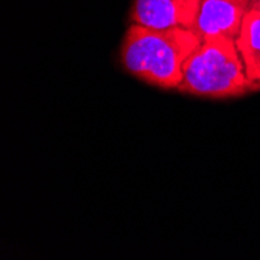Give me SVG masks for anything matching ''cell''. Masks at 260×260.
<instances>
[{
    "label": "cell",
    "mask_w": 260,
    "mask_h": 260,
    "mask_svg": "<svg viewBox=\"0 0 260 260\" xmlns=\"http://www.w3.org/2000/svg\"><path fill=\"white\" fill-rule=\"evenodd\" d=\"M246 13V0H201L192 31L201 42L212 38L237 39Z\"/></svg>",
    "instance_id": "obj_4"
},
{
    "label": "cell",
    "mask_w": 260,
    "mask_h": 260,
    "mask_svg": "<svg viewBox=\"0 0 260 260\" xmlns=\"http://www.w3.org/2000/svg\"><path fill=\"white\" fill-rule=\"evenodd\" d=\"M248 2V10L260 13V0H246Z\"/></svg>",
    "instance_id": "obj_6"
},
{
    "label": "cell",
    "mask_w": 260,
    "mask_h": 260,
    "mask_svg": "<svg viewBox=\"0 0 260 260\" xmlns=\"http://www.w3.org/2000/svg\"><path fill=\"white\" fill-rule=\"evenodd\" d=\"M201 39L190 28L153 30L140 25L128 28L120 49V61L137 80L160 89H178L184 64Z\"/></svg>",
    "instance_id": "obj_1"
},
{
    "label": "cell",
    "mask_w": 260,
    "mask_h": 260,
    "mask_svg": "<svg viewBox=\"0 0 260 260\" xmlns=\"http://www.w3.org/2000/svg\"><path fill=\"white\" fill-rule=\"evenodd\" d=\"M182 93L204 99H237L260 90L249 80L235 39L212 38L200 44L184 64Z\"/></svg>",
    "instance_id": "obj_2"
},
{
    "label": "cell",
    "mask_w": 260,
    "mask_h": 260,
    "mask_svg": "<svg viewBox=\"0 0 260 260\" xmlns=\"http://www.w3.org/2000/svg\"><path fill=\"white\" fill-rule=\"evenodd\" d=\"M235 44L249 80L260 87V13L248 10Z\"/></svg>",
    "instance_id": "obj_5"
},
{
    "label": "cell",
    "mask_w": 260,
    "mask_h": 260,
    "mask_svg": "<svg viewBox=\"0 0 260 260\" xmlns=\"http://www.w3.org/2000/svg\"><path fill=\"white\" fill-rule=\"evenodd\" d=\"M201 0H134L131 23L153 30L190 28Z\"/></svg>",
    "instance_id": "obj_3"
}]
</instances>
